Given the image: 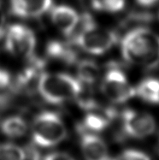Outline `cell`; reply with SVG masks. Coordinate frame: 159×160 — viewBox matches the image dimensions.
<instances>
[{
  "instance_id": "5bb4252c",
  "label": "cell",
  "mask_w": 159,
  "mask_h": 160,
  "mask_svg": "<svg viewBox=\"0 0 159 160\" xmlns=\"http://www.w3.org/2000/svg\"><path fill=\"white\" fill-rule=\"evenodd\" d=\"M47 54L50 58L63 62L67 64L74 63L76 55L67 45L58 41H52L47 46Z\"/></svg>"
},
{
  "instance_id": "7c38bea8",
  "label": "cell",
  "mask_w": 159,
  "mask_h": 160,
  "mask_svg": "<svg viewBox=\"0 0 159 160\" xmlns=\"http://www.w3.org/2000/svg\"><path fill=\"white\" fill-rule=\"evenodd\" d=\"M135 93L142 100L149 104H159V80L157 78L144 79L135 88Z\"/></svg>"
},
{
  "instance_id": "9a60e30c",
  "label": "cell",
  "mask_w": 159,
  "mask_h": 160,
  "mask_svg": "<svg viewBox=\"0 0 159 160\" xmlns=\"http://www.w3.org/2000/svg\"><path fill=\"white\" fill-rule=\"evenodd\" d=\"M77 73L78 80L81 83L92 85L99 76V68L94 62L84 60L79 63Z\"/></svg>"
},
{
  "instance_id": "6da1fadb",
  "label": "cell",
  "mask_w": 159,
  "mask_h": 160,
  "mask_svg": "<svg viewBox=\"0 0 159 160\" xmlns=\"http://www.w3.org/2000/svg\"><path fill=\"white\" fill-rule=\"evenodd\" d=\"M122 55L127 62L148 69L159 64V35L144 27L128 31L121 45Z\"/></svg>"
},
{
  "instance_id": "ffe728a7",
  "label": "cell",
  "mask_w": 159,
  "mask_h": 160,
  "mask_svg": "<svg viewBox=\"0 0 159 160\" xmlns=\"http://www.w3.org/2000/svg\"><path fill=\"white\" fill-rule=\"evenodd\" d=\"M44 160H75L69 154L62 152H56L46 155Z\"/></svg>"
},
{
  "instance_id": "2e32d148",
  "label": "cell",
  "mask_w": 159,
  "mask_h": 160,
  "mask_svg": "<svg viewBox=\"0 0 159 160\" xmlns=\"http://www.w3.org/2000/svg\"><path fill=\"white\" fill-rule=\"evenodd\" d=\"M94 10L107 13H117L125 7V0H91Z\"/></svg>"
},
{
  "instance_id": "5b68a950",
  "label": "cell",
  "mask_w": 159,
  "mask_h": 160,
  "mask_svg": "<svg viewBox=\"0 0 159 160\" xmlns=\"http://www.w3.org/2000/svg\"><path fill=\"white\" fill-rule=\"evenodd\" d=\"M101 89L104 96L116 104L125 103L136 96L135 88L131 85L123 72L117 68L106 72Z\"/></svg>"
},
{
  "instance_id": "ba28073f",
  "label": "cell",
  "mask_w": 159,
  "mask_h": 160,
  "mask_svg": "<svg viewBox=\"0 0 159 160\" xmlns=\"http://www.w3.org/2000/svg\"><path fill=\"white\" fill-rule=\"evenodd\" d=\"M81 17L77 11L67 5H57L52 8L51 20L53 25L65 36L74 34Z\"/></svg>"
},
{
  "instance_id": "4fadbf2b",
  "label": "cell",
  "mask_w": 159,
  "mask_h": 160,
  "mask_svg": "<svg viewBox=\"0 0 159 160\" xmlns=\"http://www.w3.org/2000/svg\"><path fill=\"white\" fill-rule=\"evenodd\" d=\"M0 129L8 137L20 138L26 134L27 125L22 118L19 116H11L5 118L1 122Z\"/></svg>"
},
{
  "instance_id": "277c9868",
  "label": "cell",
  "mask_w": 159,
  "mask_h": 160,
  "mask_svg": "<svg viewBox=\"0 0 159 160\" xmlns=\"http://www.w3.org/2000/svg\"><path fill=\"white\" fill-rule=\"evenodd\" d=\"M32 137L39 147H55L66 139L67 128L58 115L45 111L36 116L33 120Z\"/></svg>"
},
{
  "instance_id": "52a82bcc",
  "label": "cell",
  "mask_w": 159,
  "mask_h": 160,
  "mask_svg": "<svg viewBox=\"0 0 159 160\" xmlns=\"http://www.w3.org/2000/svg\"><path fill=\"white\" fill-rule=\"evenodd\" d=\"M122 125L127 135L140 139L149 136L156 129V122L151 115L130 109L122 112Z\"/></svg>"
},
{
  "instance_id": "7402d4cb",
  "label": "cell",
  "mask_w": 159,
  "mask_h": 160,
  "mask_svg": "<svg viewBox=\"0 0 159 160\" xmlns=\"http://www.w3.org/2000/svg\"><path fill=\"white\" fill-rule=\"evenodd\" d=\"M137 3L145 7H150L154 5L155 3L158 2V0H135Z\"/></svg>"
},
{
  "instance_id": "44dd1931",
  "label": "cell",
  "mask_w": 159,
  "mask_h": 160,
  "mask_svg": "<svg viewBox=\"0 0 159 160\" xmlns=\"http://www.w3.org/2000/svg\"><path fill=\"white\" fill-rule=\"evenodd\" d=\"M5 28V15L2 4L0 3V38L3 36Z\"/></svg>"
},
{
  "instance_id": "8992f818",
  "label": "cell",
  "mask_w": 159,
  "mask_h": 160,
  "mask_svg": "<svg viewBox=\"0 0 159 160\" xmlns=\"http://www.w3.org/2000/svg\"><path fill=\"white\" fill-rule=\"evenodd\" d=\"M6 50L19 58H30L34 52L36 38L29 28L22 24H13L8 28L5 37Z\"/></svg>"
},
{
  "instance_id": "7a4b0ae2",
  "label": "cell",
  "mask_w": 159,
  "mask_h": 160,
  "mask_svg": "<svg viewBox=\"0 0 159 160\" xmlns=\"http://www.w3.org/2000/svg\"><path fill=\"white\" fill-rule=\"evenodd\" d=\"M80 22L81 28L74 36V43L86 52L102 55L109 52L118 41L116 32L98 28L90 15L84 14Z\"/></svg>"
},
{
  "instance_id": "3957f363",
  "label": "cell",
  "mask_w": 159,
  "mask_h": 160,
  "mask_svg": "<svg viewBox=\"0 0 159 160\" xmlns=\"http://www.w3.org/2000/svg\"><path fill=\"white\" fill-rule=\"evenodd\" d=\"M37 88L46 102L59 105L79 97L82 92V83L67 74L45 73L39 76Z\"/></svg>"
},
{
  "instance_id": "30bf717a",
  "label": "cell",
  "mask_w": 159,
  "mask_h": 160,
  "mask_svg": "<svg viewBox=\"0 0 159 160\" xmlns=\"http://www.w3.org/2000/svg\"><path fill=\"white\" fill-rule=\"evenodd\" d=\"M81 147L86 160H111L106 144L92 132L81 130Z\"/></svg>"
},
{
  "instance_id": "d6986e66",
  "label": "cell",
  "mask_w": 159,
  "mask_h": 160,
  "mask_svg": "<svg viewBox=\"0 0 159 160\" xmlns=\"http://www.w3.org/2000/svg\"><path fill=\"white\" fill-rule=\"evenodd\" d=\"M112 160H151L148 155L138 150H126Z\"/></svg>"
},
{
  "instance_id": "9c48e42d",
  "label": "cell",
  "mask_w": 159,
  "mask_h": 160,
  "mask_svg": "<svg viewBox=\"0 0 159 160\" xmlns=\"http://www.w3.org/2000/svg\"><path fill=\"white\" fill-rule=\"evenodd\" d=\"M10 11L21 18H38L51 10L52 0H10Z\"/></svg>"
},
{
  "instance_id": "8fae6325",
  "label": "cell",
  "mask_w": 159,
  "mask_h": 160,
  "mask_svg": "<svg viewBox=\"0 0 159 160\" xmlns=\"http://www.w3.org/2000/svg\"><path fill=\"white\" fill-rule=\"evenodd\" d=\"M115 117V112L111 109H106L103 111H90L86 115L81 130L88 132H100L109 126Z\"/></svg>"
},
{
  "instance_id": "e0dca14e",
  "label": "cell",
  "mask_w": 159,
  "mask_h": 160,
  "mask_svg": "<svg viewBox=\"0 0 159 160\" xmlns=\"http://www.w3.org/2000/svg\"><path fill=\"white\" fill-rule=\"evenodd\" d=\"M26 158L22 147L14 144L0 145V160H25Z\"/></svg>"
},
{
  "instance_id": "ac0fdd59",
  "label": "cell",
  "mask_w": 159,
  "mask_h": 160,
  "mask_svg": "<svg viewBox=\"0 0 159 160\" xmlns=\"http://www.w3.org/2000/svg\"><path fill=\"white\" fill-rule=\"evenodd\" d=\"M12 91V80L10 73L0 69V107L6 104Z\"/></svg>"
}]
</instances>
